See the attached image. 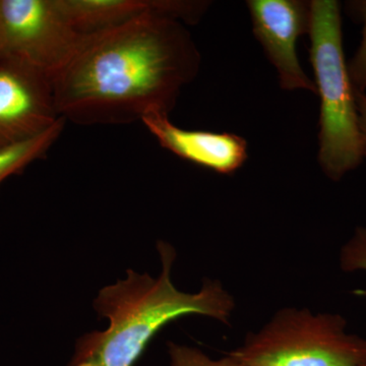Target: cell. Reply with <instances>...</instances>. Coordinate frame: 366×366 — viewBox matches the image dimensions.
Here are the masks:
<instances>
[{"label":"cell","instance_id":"obj_1","mask_svg":"<svg viewBox=\"0 0 366 366\" xmlns=\"http://www.w3.org/2000/svg\"><path fill=\"white\" fill-rule=\"evenodd\" d=\"M201 57L182 21L147 14L85 36L52 79L59 117L79 125L141 122L169 114L180 91L196 78Z\"/></svg>","mask_w":366,"mask_h":366},{"label":"cell","instance_id":"obj_2","mask_svg":"<svg viewBox=\"0 0 366 366\" xmlns=\"http://www.w3.org/2000/svg\"><path fill=\"white\" fill-rule=\"evenodd\" d=\"M157 278L127 269L124 280L99 291L94 308L109 326L81 336L67 366H134L158 332L187 315L230 325L236 303L223 284L204 279L197 292H183L172 282L177 250L164 240L157 242Z\"/></svg>","mask_w":366,"mask_h":366},{"label":"cell","instance_id":"obj_3","mask_svg":"<svg viewBox=\"0 0 366 366\" xmlns=\"http://www.w3.org/2000/svg\"><path fill=\"white\" fill-rule=\"evenodd\" d=\"M310 7V62L320 99L319 163L339 182L365 158L355 91L344 54L340 4L312 0Z\"/></svg>","mask_w":366,"mask_h":366},{"label":"cell","instance_id":"obj_4","mask_svg":"<svg viewBox=\"0 0 366 366\" xmlns=\"http://www.w3.org/2000/svg\"><path fill=\"white\" fill-rule=\"evenodd\" d=\"M228 354L242 366H365L366 339L343 315L283 307Z\"/></svg>","mask_w":366,"mask_h":366},{"label":"cell","instance_id":"obj_5","mask_svg":"<svg viewBox=\"0 0 366 366\" xmlns=\"http://www.w3.org/2000/svg\"><path fill=\"white\" fill-rule=\"evenodd\" d=\"M84 38L69 25L56 0H0V55L20 59L51 79Z\"/></svg>","mask_w":366,"mask_h":366},{"label":"cell","instance_id":"obj_6","mask_svg":"<svg viewBox=\"0 0 366 366\" xmlns=\"http://www.w3.org/2000/svg\"><path fill=\"white\" fill-rule=\"evenodd\" d=\"M59 118L52 79L20 59L0 55V149L39 136Z\"/></svg>","mask_w":366,"mask_h":366},{"label":"cell","instance_id":"obj_7","mask_svg":"<svg viewBox=\"0 0 366 366\" xmlns=\"http://www.w3.org/2000/svg\"><path fill=\"white\" fill-rule=\"evenodd\" d=\"M252 31L278 72L282 88L317 94L315 84L303 71L296 42L310 30V2L300 0H249Z\"/></svg>","mask_w":366,"mask_h":366},{"label":"cell","instance_id":"obj_8","mask_svg":"<svg viewBox=\"0 0 366 366\" xmlns=\"http://www.w3.org/2000/svg\"><path fill=\"white\" fill-rule=\"evenodd\" d=\"M141 122L162 148L214 172L232 174L247 161V141L237 134L183 129L166 113H151Z\"/></svg>","mask_w":366,"mask_h":366},{"label":"cell","instance_id":"obj_9","mask_svg":"<svg viewBox=\"0 0 366 366\" xmlns=\"http://www.w3.org/2000/svg\"><path fill=\"white\" fill-rule=\"evenodd\" d=\"M69 25L81 36L104 32L147 14H160L194 23L201 18L199 1L172 0H56Z\"/></svg>","mask_w":366,"mask_h":366},{"label":"cell","instance_id":"obj_10","mask_svg":"<svg viewBox=\"0 0 366 366\" xmlns=\"http://www.w3.org/2000/svg\"><path fill=\"white\" fill-rule=\"evenodd\" d=\"M66 122L64 118L60 117L56 124L39 136L0 149V187L7 178L21 174L31 164L44 157L61 136Z\"/></svg>","mask_w":366,"mask_h":366},{"label":"cell","instance_id":"obj_11","mask_svg":"<svg viewBox=\"0 0 366 366\" xmlns=\"http://www.w3.org/2000/svg\"><path fill=\"white\" fill-rule=\"evenodd\" d=\"M339 264L345 273L366 272V227L358 226L344 243L339 254ZM353 295L366 297V289H355Z\"/></svg>","mask_w":366,"mask_h":366},{"label":"cell","instance_id":"obj_12","mask_svg":"<svg viewBox=\"0 0 366 366\" xmlns=\"http://www.w3.org/2000/svg\"><path fill=\"white\" fill-rule=\"evenodd\" d=\"M169 366H242L232 356L212 358L194 347L182 345L174 342L167 343Z\"/></svg>","mask_w":366,"mask_h":366},{"label":"cell","instance_id":"obj_13","mask_svg":"<svg viewBox=\"0 0 366 366\" xmlns=\"http://www.w3.org/2000/svg\"><path fill=\"white\" fill-rule=\"evenodd\" d=\"M362 16L363 32L360 48L349 64L348 72L355 93H365L366 91V1L358 2Z\"/></svg>","mask_w":366,"mask_h":366},{"label":"cell","instance_id":"obj_14","mask_svg":"<svg viewBox=\"0 0 366 366\" xmlns=\"http://www.w3.org/2000/svg\"><path fill=\"white\" fill-rule=\"evenodd\" d=\"M356 105H357L358 124L361 137H362L363 148H365V156L366 157V94L355 93Z\"/></svg>","mask_w":366,"mask_h":366},{"label":"cell","instance_id":"obj_15","mask_svg":"<svg viewBox=\"0 0 366 366\" xmlns=\"http://www.w3.org/2000/svg\"><path fill=\"white\" fill-rule=\"evenodd\" d=\"M365 366H366V363H365Z\"/></svg>","mask_w":366,"mask_h":366}]
</instances>
